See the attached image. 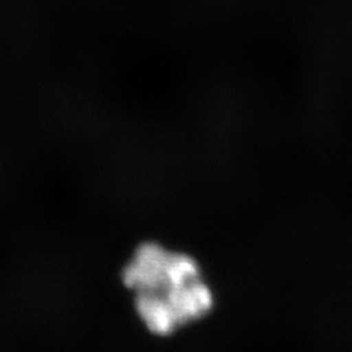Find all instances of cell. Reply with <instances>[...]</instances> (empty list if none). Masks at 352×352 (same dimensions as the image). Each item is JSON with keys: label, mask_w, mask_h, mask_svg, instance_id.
I'll return each instance as SVG.
<instances>
[{"label": "cell", "mask_w": 352, "mask_h": 352, "mask_svg": "<svg viewBox=\"0 0 352 352\" xmlns=\"http://www.w3.org/2000/svg\"><path fill=\"white\" fill-rule=\"evenodd\" d=\"M122 279L135 294L138 317L154 335L168 336L200 320L213 307V292L198 263L153 242L138 247Z\"/></svg>", "instance_id": "6da1fadb"}]
</instances>
